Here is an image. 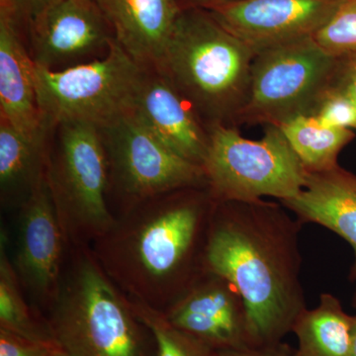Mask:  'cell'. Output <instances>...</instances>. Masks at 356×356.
I'll return each instance as SVG.
<instances>
[{
    "instance_id": "7",
    "label": "cell",
    "mask_w": 356,
    "mask_h": 356,
    "mask_svg": "<svg viewBox=\"0 0 356 356\" xmlns=\"http://www.w3.org/2000/svg\"><path fill=\"white\" fill-rule=\"evenodd\" d=\"M147 69L113 40L102 58L51 70L35 65L37 102L50 130L67 121L106 127L131 113Z\"/></svg>"
},
{
    "instance_id": "16",
    "label": "cell",
    "mask_w": 356,
    "mask_h": 356,
    "mask_svg": "<svg viewBox=\"0 0 356 356\" xmlns=\"http://www.w3.org/2000/svg\"><path fill=\"white\" fill-rule=\"evenodd\" d=\"M280 202L302 224L325 227L350 245L355 261L350 280L356 281V175L339 165L325 172H307L299 195Z\"/></svg>"
},
{
    "instance_id": "1",
    "label": "cell",
    "mask_w": 356,
    "mask_h": 356,
    "mask_svg": "<svg viewBox=\"0 0 356 356\" xmlns=\"http://www.w3.org/2000/svg\"><path fill=\"white\" fill-rule=\"evenodd\" d=\"M280 202H216L204 269L235 285L254 346L283 341L307 309L301 281L302 224Z\"/></svg>"
},
{
    "instance_id": "22",
    "label": "cell",
    "mask_w": 356,
    "mask_h": 356,
    "mask_svg": "<svg viewBox=\"0 0 356 356\" xmlns=\"http://www.w3.org/2000/svg\"><path fill=\"white\" fill-rule=\"evenodd\" d=\"M138 317L149 327L156 339L158 356H217V350L168 322L161 311L131 299Z\"/></svg>"
},
{
    "instance_id": "6",
    "label": "cell",
    "mask_w": 356,
    "mask_h": 356,
    "mask_svg": "<svg viewBox=\"0 0 356 356\" xmlns=\"http://www.w3.org/2000/svg\"><path fill=\"white\" fill-rule=\"evenodd\" d=\"M207 188L216 202H252L264 197H296L307 170L277 126L264 129L261 140H248L238 128H210L202 165Z\"/></svg>"
},
{
    "instance_id": "2",
    "label": "cell",
    "mask_w": 356,
    "mask_h": 356,
    "mask_svg": "<svg viewBox=\"0 0 356 356\" xmlns=\"http://www.w3.org/2000/svg\"><path fill=\"white\" fill-rule=\"evenodd\" d=\"M215 206L207 187L131 204L91 250L129 298L165 310L204 271Z\"/></svg>"
},
{
    "instance_id": "8",
    "label": "cell",
    "mask_w": 356,
    "mask_h": 356,
    "mask_svg": "<svg viewBox=\"0 0 356 356\" xmlns=\"http://www.w3.org/2000/svg\"><path fill=\"white\" fill-rule=\"evenodd\" d=\"M339 60L313 38L259 51L252 62L247 102L238 127H278L293 117L312 115L334 83Z\"/></svg>"
},
{
    "instance_id": "13",
    "label": "cell",
    "mask_w": 356,
    "mask_h": 356,
    "mask_svg": "<svg viewBox=\"0 0 356 356\" xmlns=\"http://www.w3.org/2000/svg\"><path fill=\"white\" fill-rule=\"evenodd\" d=\"M341 1L241 0L207 11L257 55L281 44L313 38Z\"/></svg>"
},
{
    "instance_id": "12",
    "label": "cell",
    "mask_w": 356,
    "mask_h": 356,
    "mask_svg": "<svg viewBox=\"0 0 356 356\" xmlns=\"http://www.w3.org/2000/svg\"><path fill=\"white\" fill-rule=\"evenodd\" d=\"M173 325L215 350L254 346L245 300L235 285L205 270L165 310Z\"/></svg>"
},
{
    "instance_id": "15",
    "label": "cell",
    "mask_w": 356,
    "mask_h": 356,
    "mask_svg": "<svg viewBox=\"0 0 356 356\" xmlns=\"http://www.w3.org/2000/svg\"><path fill=\"white\" fill-rule=\"evenodd\" d=\"M114 38L145 69L159 70L165 58L179 0H95Z\"/></svg>"
},
{
    "instance_id": "18",
    "label": "cell",
    "mask_w": 356,
    "mask_h": 356,
    "mask_svg": "<svg viewBox=\"0 0 356 356\" xmlns=\"http://www.w3.org/2000/svg\"><path fill=\"white\" fill-rule=\"evenodd\" d=\"M47 136L25 135L0 119V192L3 207L18 209L44 177Z\"/></svg>"
},
{
    "instance_id": "23",
    "label": "cell",
    "mask_w": 356,
    "mask_h": 356,
    "mask_svg": "<svg viewBox=\"0 0 356 356\" xmlns=\"http://www.w3.org/2000/svg\"><path fill=\"white\" fill-rule=\"evenodd\" d=\"M313 39L332 57L356 55V0H341Z\"/></svg>"
},
{
    "instance_id": "32",
    "label": "cell",
    "mask_w": 356,
    "mask_h": 356,
    "mask_svg": "<svg viewBox=\"0 0 356 356\" xmlns=\"http://www.w3.org/2000/svg\"><path fill=\"white\" fill-rule=\"evenodd\" d=\"M353 306L355 307V308H356V289L355 291V294H353Z\"/></svg>"
},
{
    "instance_id": "20",
    "label": "cell",
    "mask_w": 356,
    "mask_h": 356,
    "mask_svg": "<svg viewBox=\"0 0 356 356\" xmlns=\"http://www.w3.org/2000/svg\"><path fill=\"white\" fill-rule=\"evenodd\" d=\"M9 236L0 232V329L30 341L53 344L46 317L28 301L9 254Z\"/></svg>"
},
{
    "instance_id": "25",
    "label": "cell",
    "mask_w": 356,
    "mask_h": 356,
    "mask_svg": "<svg viewBox=\"0 0 356 356\" xmlns=\"http://www.w3.org/2000/svg\"><path fill=\"white\" fill-rule=\"evenodd\" d=\"M58 348L0 329V356H50Z\"/></svg>"
},
{
    "instance_id": "21",
    "label": "cell",
    "mask_w": 356,
    "mask_h": 356,
    "mask_svg": "<svg viewBox=\"0 0 356 356\" xmlns=\"http://www.w3.org/2000/svg\"><path fill=\"white\" fill-rule=\"evenodd\" d=\"M307 172H325L339 166L344 147L355 139L350 129L332 127L313 115H298L278 126Z\"/></svg>"
},
{
    "instance_id": "4",
    "label": "cell",
    "mask_w": 356,
    "mask_h": 356,
    "mask_svg": "<svg viewBox=\"0 0 356 356\" xmlns=\"http://www.w3.org/2000/svg\"><path fill=\"white\" fill-rule=\"evenodd\" d=\"M254 51L201 8H181L158 70L208 127H238Z\"/></svg>"
},
{
    "instance_id": "29",
    "label": "cell",
    "mask_w": 356,
    "mask_h": 356,
    "mask_svg": "<svg viewBox=\"0 0 356 356\" xmlns=\"http://www.w3.org/2000/svg\"><path fill=\"white\" fill-rule=\"evenodd\" d=\"M236 1H241V0H179V3L181 8H201L207 10L213 7Z\"/></svg>"
},
{
    "instance_id": "14",
    "label": "cell",
    "mask_w": 356,
    "mask_h": 356,
    "mask_svg": "<svg viewBox=\"0 0 356 356\" xmlns=\"http://www.w3.org/2000/svg\"><path fill=\"white\" fill-rule=\"evenodd\" d=\"M147 70L132 114L175 153L202 166L209 147L210 128L163 72Z\"/></svg>"
},
{
    "instance_id": "17",
    "label": "cell",
    "mask_w": 356,
    "mask_h": 356,
    "mask_svg": "<svg viewBox=\"0 0 356 356\" xmlns=\"http://www.w3.org/2000/svg\"><path fill=\"white\" fill-rule=\"evenodd\" d=\"M19 23L0 13V119L27 136L44 135L35 86V63L20 38Z\"/></svg>"
},
{
    "instance_id": "19",
    "label": "cell",
    "mask_w": 356,
    "mask_h": 356,
    "mask_svg": "<svg viewBox=\"0 0 356 356\" xmlns=\"http://www.w3.org/2000/svg\"><path fill=\"white\" fill-rule=\"evenodd\" d=\"M353 325L339 299L323 293L318 306L305 309L293 325L298 343L293 356H351Z\"/></svg>"
},
{
    "instance_id": "11",
    "label": "cell",
    "mask_w": 356,
    "mask_h": 356,
    "mask_svg": "<svg viewBox=\"0 0 356 356\" xmlns=\"http://www.w3.org/2000/svg\"><path fill=\"white\" fill-rule=\"evenodd\" d=\"M27 24L35 65L51 70L106 51L115 39L95 0H47Z\"/></svg>"
},
{
    "instance_id": "28",
    "label": "cell",
    "mask_w": 356,
    "mask_h": 356,
    "mask_svg": "<svg viewBox=\"0 0 356 356\" xmlns=\"http://www.w3.org/2000/svg\"><path fill=\"white\" fill-rule=\"evenodd\" d=\"M294 350L287 343L250 346L240 350L217 351V356H293Z\"/></svg>"
},
{
    "instance_id": "9",
    "label": "cell",
    "mask_w": 356,
    "mask_h": 356,
    "mask_svg": "<svg viewBox=\"0 0 356 356\" xmlns=\"http://www.w3.org/2000/svg\"><path fill=\"white\" fill-rule=\"evenodd\" d=\"M100 130L108 156L110 191L121 196V209L178 189L207 187L202 166L166 147L132 112Z\"/></svg>"
},
{
    "instance_id": "30",
    "label": "cell",
    "mask_w": 356,
    "mask_h": 356,
    "mask_svg": "<svg viewBox=\"0 0 356 356\" xmlns=\"http://www.w3.org/2000/svg\"><path fill=\"white\" fill-rule=\"evenodd\" d=\"M351 356H356V315L353 316V337H351Z\"/></svg>"
},
{
    "instance_id": "31",
    "label": "cell",
    "mask_w": 356,
    "mask_h": 356,
    "mask_svg": "<svg viewBox=\"0 0 356 356\" xmlns=\"http://www.w3.org/2000/svg\"><path fill=\"white\" fill-rule=\"evenodd\" d=\"M50 356H69V355H65L64 351H62L60 350V348H58V350H56L55 351H54V353H51V355Z\"/></svg>"
},
{
    "instance_id": "26",
    "label": "cell",
    "mask_w": 356,
    "mask_h": 356,
    "mask_svg": "<svg viewBox=\"0 0 356 356\" xmlns=\"http://www.w3.org/2000/svg\"><path fill=\"white\" fill-rule=\"evenodd\" d=\"M46 1L47 0H0V13L8 14L20 24L21 21L28 22Z\"/></svg>"
},
{
    "instance_id": "10",
    "label": "cell",
    "mask_w": 356,
    "mask_h": 356,
    "mask_svg": "<svg viewBox=\"0 0 356 356\" xmlns=\"http://www.w3.org/2000/svg\"><path fill=\"white\" fill-rule=\"evenodd\" d=\"M18 210L11 261L30 303L44 316L57 298L70 252L46 175Z\"/></svg>"
},
{
    "instance_id": "33",
    "label": "cell",
    "mask_w": 356,
    "mask_h": 356,
    "mask_svg": "<svg viewBox=\"0 0 356 356\" xmlns=\"http://www.w3.org/2000/svg\"></svg>"
},
{
    "instance_id": "3",
    "label": "cell",
    "mask_w": 356,
    "mask_h": 356,
    "mask_svg": "<svg viewBox=\"0 0 356 356\" xmlns=\"http://www.w3.org/2000/svg\"><path fill=\"white\" fill-rule=\"evenodd\" d=\"M44 317L67 355L158 356L153 332L90 247L70 248L57 298Z\"/></svg>"
},
{
    "instance_id": "5",
    "label": "cell",
    "mask_w": 356,
    "mask_h": 356,
    "mask_svg": "<svg viewBox=\"0 0 356 356\" xmlns=\"http://www.w3.org/2000/svg\"><path fill=\"white\" fill-rule=\"evenodd\" d=\"M49 146L46 180L70 248L90 247L115 220L108 203L109 161L102 130L95 124H58Z\"/></svg>"
},
{
    "instance_id": "24",
    "label": "cell",
    "mask_w": 356,
    "mask_h": 356,
    "mask_svg": "<svg viewBox=\"0 0 356 356\" xmlns=\"http://www.w3.org/2000/svg\"><path fill=\"white\" fill-rule=\"evenodd\" d=\"M312 115L332 127L356 130L355 102L346 91L334 83V81L321 98Z\"/></svg>"
},
{
    "instance_id": "27",
    "label": "cell",
    "mask_w": 356,
    "mask_h": 356,
    "mask_svg": "<svg viewBox=\"0 0 356 356\" xmlns=\"http://www.w3.org/2000/svg\"><path fill=\"white\" fill-rule=\"evenodd\" d=\"M339 58L334 83L346 91L356 104V55Z\"/></svg>"
}]
</instances>
